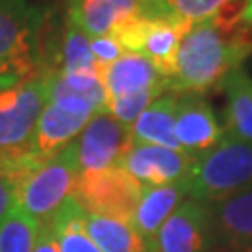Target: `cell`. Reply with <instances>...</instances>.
I'll return each mask as SVG.
<instances>
[{"instance_id": "obj_1", "label": "cell", "mask_w": 252, "mask_h": 252, "mask_svg": "<svg viewBox=\"0 0 252 252\" xmlns=\"http://www.w3.org/2000/svg\"><path fill=\"white\" fill-rule=\"evenodd\" d=\"M252 53V28L222 13L192 25L178 53L176 73L168 90L180 94H202L220 84L239 69Z\"/></svg>"}, {"instance_id": "obj_2", "label": "cell", "mask_w": 252, "mask_h": 252, "mask_svg": "<svg viewBox=\"0 0 252 252\" xmlns=\"http://www.w3.org/2000/svg\"><path fill=\"white\" fill-rule=\"evenodd\" d=\"M47 27V11L30 0H0V88L43 73Z\"/></svg>"}, {"instance_id": "obj_3", "label": "cell", "mask_w": 252, "mask_h": 252, "mask_svg": "<svg viewBox=\"0 0 252 252\" xmlns=\"http://www.w3.org/2000/svg\"><path fill=\"white\" fill-rule=\"evenodd\" d=\"M189 183V198L206 206L252 189V142L232 136L222 140L194 161Z\"/></svg>"}, {"instance_id": "obj_4", "label": "cell", "mask_w": 252, "mask_h": 252, "mask_svg": "<svg viewBox=\"0 0 252 252\" xmlns=\"http://www.w3.org/2000/svg\"><path fill=\"white\" fill-rule=\"evenodd\" d=\"M79 162L73 142L51 159L36 164L23 178L17 192V207L37 222H47L75 192Z\"/></svg>"}, {"instance_id": "obj_5", "label": "cell", "mask_w": 252, "mask_h": 252, "mask_svg": "<svg viewBox=\"0 0 252 252\" xmlns=\"http://www.w3.org/2000/svg\"><path fill=\"white\" fill-rule=\"evenodd\" d=\"M47 105V81L39 73L8 88H0V157L23 159Z\"/></svg>"}, {"instance_id": "obj_6", "label": "cell", "mask_w": 252, "mask_h": 252, "mask_svg": "<svg viewBox=\"0 0 252 252\" xmlns=\"http://www.w3.org/2000/svg\"><path fill=\"white\" fill-rule=\"evenodd\" d=\"M142 194V185L136 183L122 166L107 170L79 172L75 183V200L90 215L131 220Z\"/></svg>"}, {"instance_id": "obj_7", "label": "cell", "mask_w": 252, "mask_h": 252, "mask_svg": "<svg viewBox=\"0 0 252 252\" xmlns=\"http://www.w3.org/2000/svg\"><path fill=\"white\" fill-rule=\"evenodd\" d=\"M94 114H97L95 108L79 97L49 101L37 120L28 157L36 162H43L62 152L81 135Z\"/></svg>"}, {"instance_id": "obj_8", "label": "cell", "mask_w": 252, "mask_h": 252, "mask_svg": "<svg viewBox=\"0 0 252 252\" xmlns=\"http://www.w3.org/2000/svg\"><path fill=\"white\" fill-rule=\"evenodd\" d=\"M131 144V127L108 112H97L73 140L79 170L95 172L120 166Z\"/></svg>"}, {"instance_id": "obj_9", "label": "cell", "mask_w": 252, "mask_h": 252, "mask_svg": "<svg viewBox=\"0 0 252 252\" xmlns=\"http://www.w3.org/2000/svg\"><path fill=\"white\" fill-rule=\"evenodd\" d=\"M194 161L185 152L133 142L120 166L142 187H161L187 180Z\"/></svg>"}, {"instance_id": "obj_10", "label": "cell", "mask_w": 252, "mask_h": 252, "mask_svg": "<svg viewBox=\"0 0 252 252\" xmlns=\"http://www.w3.org/2000/svg\"><path fill=\"white\" fill-rule=\"evenodd\" d=\"M215 247L209 206L185 200L155 237L157 252H207Z\"/></svg>"}, {"instance_id": "obj_11", "label": "cell", "mask_w": 252, "mask_h": 252, "mask_svg": "<svg viewBox=\"0 0 252 252\" xmlns=\"http://www.w3.org/2000/svg\"><path fill=\"white\" fill-rule=\"evenodd\" d=\"M174 135L181 152L198 159L222 140V129L217 122L213 107L202 94H181L176 103Z\"/></svg>"}, {"instance_id": "obj_12", "label": "cell", "mask_w": 252, "mask_h": 252, "mask_svg": "<svg viewBox=\"0 0 252 252\" xmlns=\"http://www.w3.org/2000/svg\"><path fill=\"white\" fill-rule=\"evenodd\" d=\"M215 247L252 252V189L209 206Z\"/></svg>"}, {"instance_id": "obj_13", "label": "cell", "mask_w": 252, "mask_h": 252, "mask_svg": "<svg viewBox=\"0 0 252 252\" xmlns=\"http://www.w3.org/2000/svg\"><path fill=\"white\" fill-rule=\"evenodd\" d=\"M101 77L107 92V101L122 99L150 90H168V81L159 75L150 60H146L142 54L127 51L116 62L105 67Z\"/></svg>"}, {"instance_id": "obj_14", "label": "cell", "mask_w": 252, "mask_h": 252, "mask_svg": "<svg viewBox=\"0 0 252 252\" xmlns=\"http://www.w3.org/2000/svg\"><path fill=\"white\" fill-rule=\"evenodd\" d=\"M189 196L187 180L161 185V187H142V194L136 204L133 226L146 241L155 245L157 232L166 222V219Z\"/></svg>"}, {"instance_id": "obj_15", "label": "cell", "mask_w": 252, "mask_h": 252, "mask_svg": "<svg viewBox=\"0 0 252 252\" xmlns=\"http://www.w3.org/2000/svg\"><path fill=\"white\" fill-rule=\"evenodd\" d=\"M144 0H67V21L90 37L110 34L120 19L140 13Z\"/></svg>"}, {"instance_id": "obj_16", "label": "cell", "mask_w": 252, "mask_h": 252, "mask_svg": "<svg viewBox=\"0 0 252 252\" xmlns=\"http://www.w3.org/2000/svg\"><path fill=\"white\" fill-rule=\"evenodd\" d=\"M189 30V25H183V23H176L168 19H150L138 54L150 60L161 77L170 81L176 73L181 41Z\"/></svg>"}, {"instance_id": "obj_17", "label": "cell", "mask_w": 252, "mask_h": 252, "mask_svg": "<svg viewBox=\"0 0 252 252\" xmlns=\"http://www.w3.org/2000/svg\"><path fill=\"white\" fill-rule=\"evenodd\" d=\"M220 84L226 94L224 135L252 142V77L239 67Z\"/></svg>"}, {"instance_id": "obj_18", "label": "cell", "mask_w": 252, "mask_h": 252, "mask_svg": "<svg viewBox=\"0 0 252 252\" xmlns=\"http://www.w3.org/2000/svg\"><path fill=\"white\" fill-rule=\"evenodd\" d=\"M176 103H178V97L174 95H161L159 99L153 101L131 126L133 142L162 146L168 150L181 152L176 135H174Z\"/></svg>"}, {"instance_id": "obj_19", "label": "cell", "mask_w": 252, "mask_h": 252, "mask_svg": "<svg viewBox=\"0 0 252 252\" xmlns=\"http://www.w3.org/2000/svg\"><path fill=\"white\" fill-rule=\"evenodd\" d=\"M84 226L101 252H157L155 245L146 241L131 220L88 213Z\"/></svg>"}, {"instance_id": "obj_20", "label": "cell", "mask_w": 252, "mask_h": 252, "mask_svg": "<svg viewBox=\"0 0 252 252\" xmlns=\"http://www.w3.org/2000/svg\"><path fill=\"white\" fill-rule=\"evenodd\" d=\"M47 103L62 97L88 101L95 112H107V92L101 73H60L45 71Z\"/></svg>"}, {"instance_id": "obj_21", "label": "cell", "mask_w": 252, "mask_h": 252, "mask_svg": "<svg viewBox=\"0 0 252 252\" xmlns=\"http://www.w3.org/2000/svg\"><path fill=\"white\" fill-rule=\"evenodd\" d=\"M86 215L84 207L71 196L49 219L60 252H101L86 232Z\"/></svg>"}, {"instance_id": "obj_22", "label": "cell", "mask_w": 252, "mask_h": 252, "mask_svg": "<svg viewBox=\"0 0 252 252\" xmlns=\"http://www.w3.org/2000/svg\"><path fill=\"white\" fill-rule=\"evenodd\" d=\"M234 0H144L140 15L148 19H168L183 25H196L222 13Z\"/></svg>"}, {"instance_id": "obj_23", "label": "cell", "mask_w": 252, "mask_h": 252, "mask_svg": "<svg viewBox=\"0 0 252 252\" xmlns=\"http://www.w3.org/2000/svg\"><path fill=\"white\" fill-rule=\"evenodd\" d=\"M56 67L49 71L60 73H101L95 63V58L90 49V36L84 34L82 30L71 25L69 21L65 23V30L58 45V53L54 54Z\"/></svg>"}, {"instance_id": "obj_24", "label": "cell", "mask_w": 252, "mask_h": 252, "mask_svg": "<svg viewBox=\"0 0 252 252\" xmlns=\"http://www.w3.org/2000/svg\"><path fill=\"white\" fill-rule=\"evenodd\" d=\"M37 232L39 222L15 206L0 222V252H32Z\"/></svg>"}, {"instance_id": "obj_25", "label": "cell", "mask_w": 252, "mask_h": 252, "mask_svg": "<svg viewBox=\"0 0 252 252\" xmlns=\"http://www.w3.org/2000/svg\"><path fill=\"white\" fill-rule=\"evenodd\" d=\"M39 162L30 157L4 159L0 157V222L13 207L17 206V192L23 178Z\"/></svg>"}, {"instance_id": "obj_26", "label": "cell", "mask_w": 252, "mask_h": 252, "mask_svg": "<svg viewBox=\"0 0 252 252\" xmlns=\"http://www.w3.org/2000/svg\"><path fill=\"white\" fill-rule=\"evenodd\" d=\"M161 95L162 92L150 90L142 92V94H136V95H129V97H122V99L107 101V112L112 114L118 122H122L127 127H131L136 122V118L140 116L153 101L159 99Z\"/></svg>"}, {"instance_id": "obj_27", "label": "cell", "mask_w": 252, "mask_h": 252, "mask_svg": "<svg viewBox=\"0 0 252 252\" xmlns=\"http://www.w3.org/2000/svg\"><path fill=\"white\" fill-rule=\"evenodd\" d=\"M90 49L92 54L95 58V63L101 71L108 67L110 63H114L126 53L124 47L118 43V39L112 34H105V36H97V37H90Z\"/></svg>"}, {"instance_id": "obj_28", "label": "cell", "mask_w": 252, "mask_h": 252, "mask_svg": "<svg viewBox=\"0 0 252 252\" xmlns=\"http://www.w3.org/2000/svg\"><path fill=\"white\" fill-rule=\"evenodd\" d=\"M32 252H60V247H58V241L54 237V232L49 224V220L39 222V232H37V239Z\"/></svg>"}, {"instance_id": "obj_29", "label": "cell", "mask_w": 252, "mask_h": 252, "mask_svg": "<svg viewBox=\"0 0 252 252\" xmlns=\"http://www.w3.org/2000/svg\"><path fill=\"white\" fill-rule=\"evenodd\" d=\"M237 19L243 23L245 27L252 28V0H243V6L237 11Z\"/></svg>"}, {"instance_id": "obj_30", "label": "cell", "mask_w": 252, "mask_h": 252, "mask_svg": "<svg viewBox=\"0 0 252 252\" xmlns=\"http://www.w3.org/2000/svg\"><path fill=\"white\" fill-rule=\"evenodd\" d=\"M207 252H230V251H226V249H220V247H213V249H209Z\"/></svg>"}]
</instances>
